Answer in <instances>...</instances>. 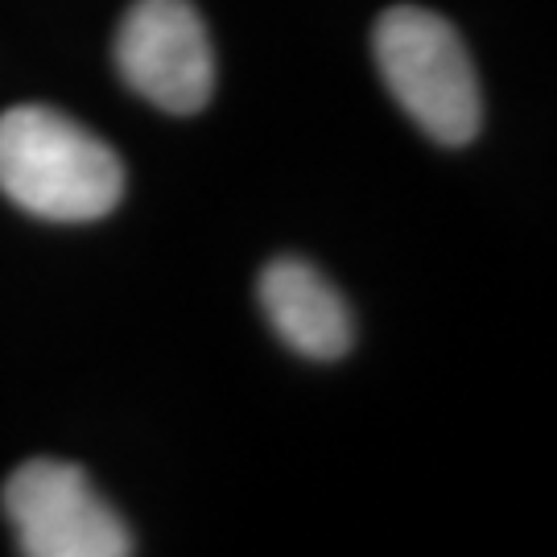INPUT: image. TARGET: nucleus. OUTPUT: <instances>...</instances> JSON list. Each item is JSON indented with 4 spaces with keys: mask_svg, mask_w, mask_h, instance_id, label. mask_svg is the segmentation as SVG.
<instances>
[{
    "mask_svg": "<svg viewBox=\"0 0 557 557\" xmlns=\"http://www.w3.org/2000/svg\"><path fill=\"white\" fill-rule=\"evenodd\" d=\"M0 195L46 223H96L124 199V161L59 108L0 112Z\"/></svg>",
    "mask_w": 557,
    "mask_h": 557,
    "instance_id": "1",
    "label": "nucleus"
},
{
    "mask_svg": "<svg viewBox=\"0 0 557 557\" xmlns=\"http://www.w3.org/2000/svg\"><path fill=\"white\" fill-rule=\"evenodd\" d=\"M112 59L124 87L170 116H195L215 96V50L190 0H137L120 17Z\"/></svg>",
    "mask_w": 557,
    "mask_h": 557,
    "instance_id": "4",
    "label": "nucleus"
},
{
    "mask_svg": "<svg viewBox=\"0 0 557 557\" xmlns=\"http://www.w3.org/2000/svg\"><path fill=\"white\" fill-rule=\"evenodd\" d=\"M380 79L400 112L438 145H471L483 128V91L467 41L450 21L421 9L393 4L372 29Z\"/></svg>",
    "mask_w": 557,
    "mask_h": 557,
    "instance_id": "2",
    "label": "nucleus"
},
{
    "mask_svg": "<svg viewBox=\"0 0 557 557\" xmlns=\"http://www.w3.org/2000/svg\"><path fill=\"white\" fill-rule=\"evenodd\" d=\"M0 504L25 557H124L137 549L133 529L75 462H21L4 479Z\"/></svg>",
    "mask_w": 557,
    "mask_h": 557,
    "instance_id": "3",
    "label": "nucleus"
},
{
    "mask_svg": "<svg viewBox=\"0 0 557 557\" xmlns=\"http://www.w3.org/2000/svg\"><path fill=\"white\" fill-rule=\"evenodd\" d=\"M257 298L277 338L314 363H335L356 343L351 306L310 260L277 257L260 269Z\"/></svg>",
    "mask_w": 557,
    "mask_h": 557,
    "instance_id": "5",
    "label": "nucleus"
}]
</instances>
